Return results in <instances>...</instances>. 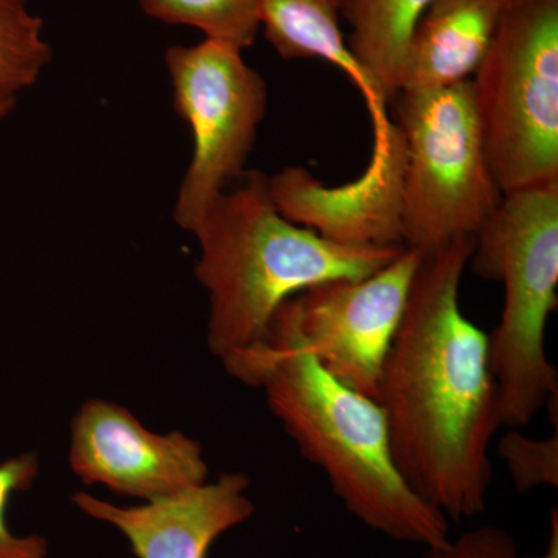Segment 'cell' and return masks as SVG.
I'll return each instance as SVG.
<instances>
[{
    "label": "cell",
    "mask_w": 558,
    "mask_h": 558,
    "mask_svg": "<svg viewBox=\"0 0 558 558\" xmlns=\"http://www.w3.org/2000/svg\"><path fill=\"white\" fill-rule=\"evenodd\" d=\"M473 250L475 238H459L422 255L376 392L396 468L449 521L486 510L502 427L488 336L459 304Z\"/></svg>",
    "instance_id": "cell-1"
},
{
    "label": "cell",
    "mask_w": 558,
    "mask_h": 558,
    "mask_svg": "<svg viewBox=\"0 0 558 558\" xmlns=\"http://www.w3.org/2000/svg\"><path fill=\"white\" fill-rule=\"evenodd\" d=\"M222 363L233 379L263 389L300 453L325 473L360 523L425 549L449 542L450 521L418 498L396 468L380 403L330 376L304 348L290 300L263 341Z\"/></svg>",
    "instance_id": "cell-2"
},
{
    "label": "cell",
    "mask_w": 558,
    "mask_h": 558,
    "mask_svg": "<svg viewBox=\"0 0 558 558\" xmlns=\"http://www.w3.org/2000/svg\"><path fill=\"white\" fill-rule=\"evenodd\" d=\"M240 180L190 230L201 248L194 271L209 295L208 348L220 360L263 341L286 301L323 282L369 277L405 248L330 241L279 213L269 175Z\"/></svg>",
    "instance_id": "cell-3"
},
{
    "label": "cell",
    "mask_w": 558,
    "mask_h": 558,
    "mask_svg": "<svg viewBox=\"0 0 558 558\" xmlns=\"http://www.w3.org/2000/svg\"><path fill=\"white\" fill-rule=\"evenodd\" d=\"M469 264L505 284L501 319L488 336L492 371L502 427H526L558 396L545 344L558 301V180L502 194Z\"/></svg>",
    "instance_id": "cell-4"
},
{
    "label": "cell",
    "mask_w": 558,
    "mask_h": 558,
    "mask_svg": "<svg viewBox=\"0 0 558 558\" xmlns=\"http://www.w3.org/2000/svg\"><path fill=\"white\" fill-rule=\"evenodd\" d=\"M473 101L501 194L558 180V0H510Z\"/></svg>",
    "instance_id": "cell-5"
},
{
    "label": "cell",
    "mask_w": 558,
    "mask_h": 558,
    "mask_svg": "<svg viewBox=\"0 0 558 558\" xmlns=\"http://www.w3.org/2000/svg\"><path fill=\"white\" fill-rule=\"evenodd\" d=\"M391 102L405 142L403 247L425 255L459 238H475L502 194L488 167L472 83L400 92Z\"/></svg>",
    "instance_id": "cell-6"
},
{
    "label": "cell",
    "mask_w": 558,
    "mask_h": 558,
    "mask_svg": "<svg viewBox=\"0 0 558 558\" xmlns=\"http://www.w3.org/2000/svg\"><path fill=\"white\" fill-rule=\"evenodd\" d=\"M165 64L175 112L190 124L194 154L174 207L180 229L190 231L220 194L245 172L266 116L267 84L229 44L204 39L172 46Z\"/></svg>",
    "instance_id": "cell-7"
},
{
    "label": "cell",
    "mask_w": 558,
    "mask_h": 558,
    "mask_svg": "<svg viewBox=\"0 0 558 558\" xmlns=\"http://www.w3.org/2000/svg\"><path fill=\"white\" fill-rule=\"evenodd\" d=\"M421 259L403 248L369 277L323 282L290 299L304 348L330 376L376 399Z\"/></svg>",
    "instance_id": "cell-8"
},
{
    "label": "cell",
    "mask_w": 558,
    "mask_h": 558,
    "mask_svg": "<svg viewBox=\"0 0 558 558\" xmlns=\"http://www.w3.org/2000/svg\"><path fill=\"white\" fill-rule=\"evenodd\" d=\"M69 462L86 486L143 502L174 497L208 481L197 440L182 432H150L130 410L90 399L72 424Z\"/></svg>",
    "instance_id": "cell-9"
},
{
    "label": "cell",
    "mask_w": 558,
    "mask_h": 558,
    "mask_svg": "<svg viewBox=\"0 0 558 558\" xmlns=\"http://www.w3.org/2000/svg\"><path fill=\"white\" fill-rule=\"evenodd\" d=\"M250 486L244 473H223L215 483L137 506L113 505L87 492H76L72 501L84 515L117 529L137 558H207L223 534L255 512Z\"/></svg>",
    "instance_id": "cell-10"
},
{
    "label": "cell",
    "mask_w": 558,
    "mask_h": 558,
    "mask_svg": "<svg viewBox=\"0 0 558 558\" xmlns=\"http://www.w3.org/2000/svg\"><path fill=\"white\" fill-rule=\"evenodd\" d=\"M509 2L436 0L411 35L400 92L442 89L472 80Z\"/></svg>",
    "instance_id": "cell-11"
},
{
    "label": "cell",
    "mask_w": 558,
    "mask_h": 558,
    "mask_svg": "<svg viewBox=\"0 0 558 558\" xmlns=\"http://www.w3.org/2000/svg\"><path fill=\"white\" fill-rule=\"evenodd\" d=\"M339 20L336 0H263L260 5V28L279 57L318 58L343 70L368 102L374 131H379L389 123L387 102L349 49Z\"/></svg>",
    "instance_id": "cell-12"
},
{
    "label": "cell",
    "mask_w": 558,
    "mask_h": 558,
    "mask_svg": "<svg viewBox=\"0 0 558 558\" xmlns=\"http://www.w3.org/2000/svg\"><path fill=\"white\" fill-rule=\"evenodd\" d=\"M436 0H347L340 13L351 33L349 49L376 84L381 100L400 92V76L414 27Z\"/></svg>",
    "instance_id": "cell-13"
},
{
    "label": "cell",
    "mask_w": 558,
    "mask_h": 558,
    "mask_svg": "<svg viewBox=\"0 0 558 558\" xmlns=\"http://www.w3.org/2000/svg\"><path fill=\"white\" fill-rule=\"evenodd\" d=\"M53 50L44 38V22L28 0H0V105H16L50 64Z\"/></svg>",
    "instance_id": "cell-14"
},
{
    "label": "cell",
    "mask_w": 558,
    "mask_h": 558,
    "mask_svg": "<svg viewBox=\"0 0 558 558\" xmlns=\"http://www.w3.org/2000/svg\"><path fill=\"white\" fill-rule=\"evenodd\" d=\"M143 13L165 24L186 25L205 39L245 50L260 31L263 0H138Z\"/></svg>",
    "instance_id": "cell-15"
},
{
    "label": "cell",
    "mask_w": 558,
    "mask_h": 558,
    "mask_svg": "<svg viewBox=\"0 0 558 558\" xmlns=\"http://www.w3.org/2000/svg\"><path fill=\"white\" fill-rule=\"evenodd\" d=\"M498 457L509 470L513 487L519 492L538 487L558 486V429L545 439L524 436L519 428H510L498 442Z\"/></svg>",
    "instance_id": "cell-16"
},
{
    "label": "cell",
    "mask_w": 558,
    "mask_h": 558,
    "mask_svg": "<svg viewBox=\"0 0 558 558\" xmlns=\"http://www.w3.org/2000/svg\"><path fill=\"white\" fill-rule=\"evenodd\" d=\"M39 475V458L21 453L0 464V558H49V542L43 535H16L9 527L7 508L17 492L28 490Z\"/></svg>",
    "instance_id": "cell-17"
},
{
    "label": "cell",
    "mask_w": 558,
    "mask_h": 558,
    "mask_svg": "<svg viewBox=\"0 0 558 558\" xmlns=\"http://www.w3.org/2000/svg\"><path fill=\"white\" fill-rule=\"evenodd\" d=\"M422 558H526L510 532L498 526L469 529L436 548L425 549Z\"/></svg>",
    "instance_id": "cell-18"
},
{
    "label": "cell",
    "mask_w": 558,
    "mask_h": 558,
    "mask_svg": "<svg viewBox=\"0 0 558 558\" xmlns=\"http://www.w3.org/2000/svg\"><path fill=\"white\" fill-rule=\"evenodd\" d=\"M526 558H558V510L556 508L549 513V537L545 553L538 557Z\"/></svg>",
    "instance_id": "cell-19"
},
{
    "label": "cell",
    "mask_w": 558,
    "mask_h": 558,
    "mask_svg": "<svg viewBox=\"0 0 558 558\" xmlns=\"http://www.w3.org/2000/svg\"><path fill=\"white\" fill-rule=\"evenodd\" d=\"M14 105H0V121L5 119L7 116L13 110Z\"/></svg>",
    "instance_id": "cell-20"
},
{
    "label": "cell",
    "mask_w": 558,
    "mask_h": 558,
    "mask_svg": "<svg viewBox=\"0 0 558 558\" xmlns=\"http://www.w3.org/2000/svg\"><path fill=\"white\" fill-rule=\"evenodd\" d=\"M337 3H339V7L341 9V5H343L344 2H347V0H336Z\"/></svg>",
    "instance_id": "cell-21"
}]
</instances>
